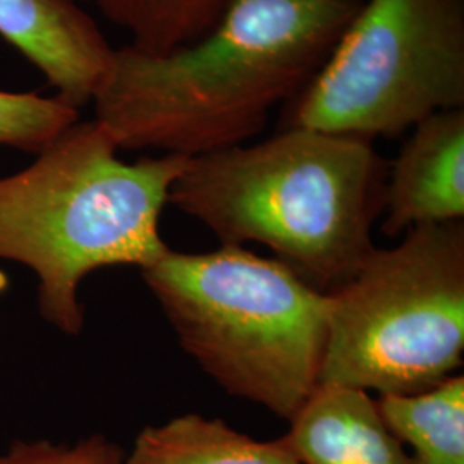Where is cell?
<instances>
[{
  "label": "cell",
  "instance_id": "1",
  "mask_svg": "<svg viewBox=\"0 0 464 464\" xmlns=\"http://www.w3.org/2000/svg\"><path fill=\"white\" fill-rule=\"evenodd\" d=\"M362 2L227 0L189 44L114 49L95 121L119 150L197 159L246 145L312 82Z\"/></svg>",
  "mask_w": 464,
  "mask_h": 464
},
{
  "label": "cell",
  "instance_id": "2",
  "mask_svg": "<svg viewBox=\"0 0 464 464\" xmlns=\"http://www.w3.org/2000/svg\"><path fill=\"white\" fill-rule=\"evenodd\" d=\"M387 174L373 141L284 128L253 145L189 159L169 205L220 245H264L303 281L332 293L375 249Z\"/></svg>",
  "mask_w": 464,
  "mask_h": 464
},
{
  "label": "cell",
  "instance_id": "3",
  "mask_svg": "<svg viewBox=\"0 0 464 464\" xmlns=\"http://www.w3.org/2000/svg\"><path fill=\"white\" fill-rule=\"evenodd\" d=\"M99 122L78 121L34 162L0 178V260L28 266L42 318L80 335L82 282L107 266L155 264L169 251L159 222L189 159L124 162Z\"/></svg>",
  "mask_w": 464,
  "mask_h": 464
},
{
  "label": "cell",
  "instance_id": "4",
  "mask_svg": "<svg viewBox=\"0 0 464 464\" xmlns=\"http://www.w3.org/2000/svg\"><path fill=\"white\" fill-rule=\"evenodd\" d=\"M179 346L220 389L291 421L320 385L331 296L245 246L141 268Z\"/></svg>",
  "mask_w": 464,
  "mask_h": 464
},
{
  "label": "cell",
  "instance_id": "5",
  "mask_svg": "<svg viewBox=\"0 0 464 464\" xmlns=\"http://www.w3.org/2000/svg\"><path fill=\"white\" fill-rule=\"evenodd\" d=\"M329 296L320 385L430 391L463 365V220L418 226L394 248L373 249Z\"/></svg>",
  "mask_w": 464,
  "mask_h": 464
},
{
  "label": "cell",
  "instance_id": "6",
  "mask_svg": "<svg viewBox=\"0 0 464 464\" xmlns=\"http://www.w3.org/2000/svg\"><path fill=\"white\" fill-rule=\"evenodd\" d=\"M284 128L373 141L464 109V0H363Z\"/></svg>",
  "mask_w": 464,
  "mask_h": 464
},
{
  "label": "cell",
  "instance_id": "7",
  "mask_svg": "<svg viewBox=\"0 0 464 464\" xmlns=\"http://www.w3.org/2000/svg\"><path fill=\"white\" fill-rule=\"evenodd\" d=\"M0 36L78 111L93 99L114 50L76 0H0Z\"/></svg>",
  "mask_w": 464,
  "mask_h": 464
},
{
  "label": "cell",
  "instance_id": "8",
  "mask_svg": "<svg viewBox=\"0 0 464 464\" xmlns=\"http://www.w3.org/2000/svg\"><path fill=\"white\" fill-rule=\"evenodd\" d=\"M382 231L391 237L464 217V109L427 117L389 166Z\"/></svg>",
  "mask_w": 464,
  "mask_h": 464
},
{
  "label": "cell",
  "instance_id": "9",
  "mask_svg": "<svg viewBox=\"0 0 464 464\" xmlns=\"http://www.w3.org/2000/svg\"><path fill=\"white\" fill-rule=\"evenodd\" d=\"M284 439L303 464H418L358 389L318 385Z\"/></svg>",
  "mask_w": 464,
  "mask_h": 464
},
{
  "label": "cell",
  "instance_id": "10",
  "mask_svg": "<svg viewBox=\"0 0 464 464\" xmlns=\"http://www.w3.org/2000/svg\"><path fill=\"white\" fill-rule=\"evenodd\" d=\"M124 464H303L281 437L258 440L220 418L176 416L138 433Z\"/></svg>",
  "mask_w": 464,
  "mask_h": 464
},
{
  "label": "cell",
  "instance_id": "11",
  "mask_svg": "<svg viewBox=\"0 0 464 464\" xmlns=\"http://www.w3.org/2000/svg\"><path fill=\"white\" fill-rule=\"evenodd\" d=\"M389 430L418 464H464V375L411 396H379Z\"/></svg>",
  "mask_w": 464,
  "mask_h": 464
},
{
  "label": "cell",
  "instance_id": "12",
  "mask_svg": "<svg viewBox=\"0 0 464 464\" xmlns=\"http://www.w3.org/2000/svg\"><path fill=\"white\" fill-rule=\"evenodd\" d=\"M100 13L131 36V45L166 52L197 40L222 14L227 0H93Z\"/></svg>",
  "mask_w": 464,
  "mask_h": 464
},
{
  "label": "cell",
  "instance_id": "13",
  "mask_svg": "<svg viewBox=\"0 0 464 464\" xmlns=\"http://www.w3.org/2000/svg\"><path fill=\"white\" fill-rule=\"evenodd\" d=\"M80 121V111L59 97L0 90V147L38 155Z\"/></svg>",
  "mask_w": 464,
  "mask_h": 464
},
{
  "label": "cell",
  "instance_id": "14",
  "mask_svg": "<svg viewBox=\"0 0 464 464\" xmlns=\"http://www.w3.org/2000/svg\"><path fill=\"white\" fill-rule=\"evenodd\" d=\"M124 452L102 433L88 435L76 444L50 440H13L0 450V464H124Z\"/></svg>",
  "mask_w": 464,
  "mask_h": 464
},
{
  "label": "cell",
  "instance_id": "15",
  "mask_svg": "<svg viewBox=\"0 0 464 464\" xmlns=\"http://www.w3.org/2000/svg\"><path fill=\"white\" fill-rule=\"evenodd\" d=\"M76 2H80V4H82V2H90V0H76Z\"/></svg>",
  "mask_w": 464,
  "mask_h": 464
}]
</instances>
